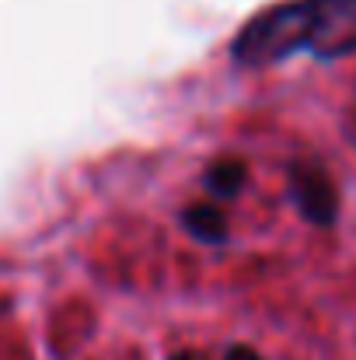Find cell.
Listing matches in <instances>:
<instances>
[{
  "instance_id": "cell-2",
  "label": "cell",
  "mask_w": 356,
  "mask_h": 360,
  "mask_svg": "<svg viewBox=\"0 0 356 360\" xmlns=\"http://www.w3.org/2000/svg\"><path fill=\"white\" fill-rule=\"evenodd\" d=\"M286 189H290V200L308 224L332 228L339 221V189L322 165L294 161L286 172Z\"/></svg>"
},
{
  "instance_id": "cell-4",
  "label": "cell",
  "mask_w": 356,
  "mask_h": 360,
  "mask_svg": "<svg viewBox=\"0 0 356 360\" xmlns=\"http://www.w3.org/2000/svg\"><path fill=\"white\" fill-rule=\"evenodd\" d=\"M203 182H206V189H210L213 196L235 200L237 193L244 189V182H248V168H244L241 158H217V161L206 168Z\"/></svg>"
},
{
  "instance_id": "cell-6",
  "label": "cell",
  "mask_w": 356,
  "mask_h": 360,
  "mask_svg": "<svg viewBox=\"0 0 356 360\" xmlns=\"http://www.w3.org/2000/svg\"><path fill=\"white\" fill-rule=\"evenodd\" d=\"M168 360H199V357H192V354H185V350H182V354H171Z\"/></svg>"
},
{
  "instance_id": "cell-1",
  "label": "cell",
  "mask_w": 356,
  "mask_h": 360,
  "mask_svg": "<svg viewBox=\"0 0 356 360\" xmlns=\"http://www.w3.org/2000/svg\"><path fill=\"white\" fill-rule=\"evenodd\" d=\"M308 53L322 63L356 53V0H283L237 28L231 56L241 67L283 63Z\"/></svg>"
},
{
  "instance_id": "cell-3",
  "label": "cell",
  "mask_w": 356,
  "mask_h": 360,
  "mask_svg": "<svg viewBox=\"0 0 356 360\" xmlns=\"http://www.w3.org/2000/svg\"><path fill=\"white\" fill-rule=\"evenodd\" d=\"M182 228L192 235L196 241H206V245H220L228 238V217L220 214V207L213 203H196L182 214Z\"/></svg>"
},
{
  "instance_id": "cell-5",
  "label": "cell",
  "mask_w": 356,
  "mask_h": 360,
  "mask_svg": "<svg viewBox=\"0 0 356 360\" xmlns=\"http://www.w3.org/2000/svg\"><path fill=\"white\" fill-rule=\"evenodd\" d=\"M224 360H262L251 347H231L228 354H224Z\"/></svg>"
},
{
  "instance_id": "cell-7",
  "label": "cell",
  "mask_w": 356,
  "mask_h": 360,
  "mask_svg": "<svg viewBox=\"0 0 356 360\" xmlns=\"http://www.w3.org/2000/svg\"><path fill=\"white\" fill-rule=\"evenodd\" d=\"M353 133H356V122H353Z\"/></svg>"
}]
</instances>
